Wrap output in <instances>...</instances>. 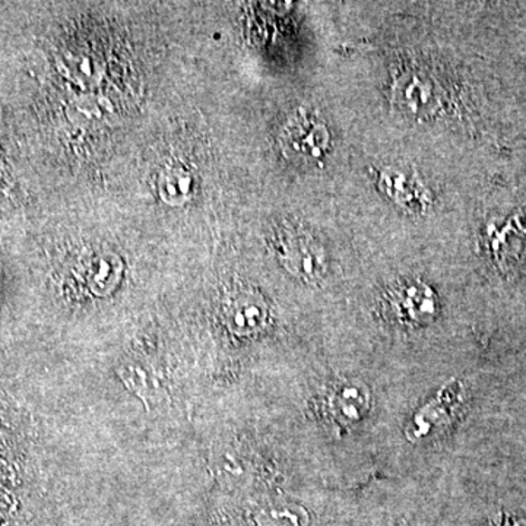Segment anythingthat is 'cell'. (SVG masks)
<instances>
[{
    "mask_svg": "<svg viewBox=\"0 0 526 526\" xmlns=\"http://www.w3.org/2000/svg\"><path fill=\"white\" fill-rule=\"evenodd\" d=\"M464 401L465 391L461 382L452 381L443 386L433 400L415 412L407 427L408 440L421 442L443 433L457 420Z\"/></svg>",
    "mask_w": 526,
    "mask_h": 526,
    "instance_id": "obj_1",
    "label": "cell"
},
{
    "mask_svg": "<svg viewBox=\"0 0 526 526\" xmlns=\"http://www.w3.org/2000/svg\"><path fill=\"white\" fill-rule=\"evenodd\" d=\"M386 310L401 325L423 327L438 316V297L424 282L405 281L388 292Z\"/></svg>",
    "mask_w": 526,
    "mask_h": 526,
    "instance_id": "obj_2",
    "label": "cell"
},
{
    "mask_svg": "<svg viewBox=\"0 0 526 526\" xmlns=\"http://www.w3.org/2000/svg\"><path fill=\"white\" fill-rule=\"evenodd\" d=\"M372 395L363 382L341 379L328 388L323 401L328 423L335 430H344L357 424L369 412Z\"/></svg>",
    "mask_w": 526,
    "mask_h": 526,
    "instance_id": "obj_3",
    "label": "cell"
},
{
    "mask_svg": "<svg viewBox=\"0 0 526 526\" xmlns=\"http://www.w3.org/2000/svg\"><path fill=\"white\" fill-rule=\"evenodd\" d=\"M226 319L235 334H254L265 327L268 308L258 294L252 291L237 292L228 301Z\"/></svg>",
    "mask_w": 526,
    "mask_h": 526,
    "instance_id": "obj_4",
    "label": "cell"
},
{
    "mask_svg": "<svg viewBox=\"0 0 526 526\" xmlns=\"http://www.w3.org/2000/svg\"><path fill=\"white\" fill-rule=\"evenodd\" d=\"M296 124L294 127H290V148L296 151L297 154L303 155L306 160H319L329 143L327 127L306 117Z\"/></svg>",
    "mask_w": 526,
    "mask_h": 526,
    "instance_id": "obj_5",
    "label": "cell"
},
{
    "mask_svg": "<svg viewBox=\"0 0 526 526\" xmlns=\"http://www.w3.org/2000/svg\"><path fill=\"white\" fill-rule=\"evenodd\" d=\"M261 526H306L303 512L289 509H271L261 518Z\"/></svg>",
    "mask_w": 526,
    "mask_h": 526,
    "instance_id": "obj_6",
    "label": "cell"
}]
</instances>
